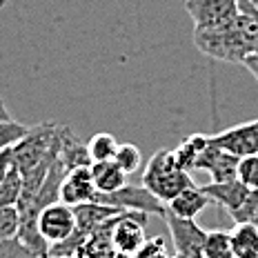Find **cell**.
I'll return each instance as SVG.
<instances>
[{"label":"cell","mask_w":258,"mask_h":258,"mask_svg":"<svg viewBox=\"0 0 258 258\" xmlns=\"http://www.w3.org/2000/svg\"><path fill=\"white\" fill-rule=\"evenodd\" d=\"M194 45L201 53L220 62L243 64L258 53V20L238 12L234 20L218 27H194Z\"/></svg>","instance_id":"1"},{"label":"cell","mask_w":258,"mask_h":258,"mask_svg":"<svg viewBox=\"0 0 258 258\" xmlns=\"http://www.w3.org/2000/svg\"><path fill=\"white\" fill-rule=\"evenodd\" d=\"M58 145H60V125L40 122L36 127H29L25 136L12 147V165L23 176L42 163H53L58 158Z\"/></svg>","instance_id":"2"},{"label":"cell","mask_w":258,"mask_h":258,"mask_svg":"<svg viewBox=\"0 0 258 258\" xmlns=\"http://www.w3.org/2000/svg\"><path fill=\"white\" fill-rule=\"evenodd\" d=\"M189 185H194L189 171L176 165L171 149H158L143 171V187H147L160 203H169Z\"/></svg>","instance_id":"3"},{"label":"cell","mask_w":258,"mask_h":258,"mask_svg":"<svg viewBox=\"0 0 258 258\" xmlns=\"http://www.w3.org/2000/svg\"><path fill=\"white\" fill-rule=\"evenodd\" d=\"M94 201L103 203V205H109V207H116V209H120V212H141V214H147V216H160V218L167 212L165 203H160L147 187L129 185V182H125L120 189L109 191V194L98 191Z\"/></svg>","instance_id":"4"},{"label":"cell","mask_w":258,"mask_h":258,"mask_svg":"<svg viewBox=\"0 0 258 258\" xmlns=\"http://www.w3.org/2000/svg\"><path fill=\"white\" fill-rule=\"evenodd\" d=\"M163 220L167 223L171 243H174L176 256L182 258H203V245H205V229L194 218H178L165 212Z\"/></svg>","instance_id":"5"},{"label":"cell","mask_w":258,"mask_h":258,"mask_svg":"<svg viewBox=\"0 0 258 258\" xmlns=\"http://www.w3.org/2000/svg\"><path fill=\"white\" fill-rule=\"evenodd\" d=\"M74 229H76V214H74L72 205H64L62 201H56L40 209L38 232L49 243V247L69 238L74 234Z\"/></svg>","instance_id":"6"},{"label":"cell","mask_w":258,"mask_h":258,"mask_svg":"<svg viewBox=\"0 0 258 258\" xmlns=\"http://www.w3.org/2000/svg\"><path fill=\"white\" fill-rule=\"evenodd\" d=\"M147 214L141 212H120L116 216L114 229H111V245L118 254L134 256L138 247L145 243V223H147Z\"/></svg>","instance_id":"7"},{"label":"cell","mask_w":258,"mask_h":258,"mask_svg":"<svg viewBox=\"0 0 258 258\" xmlns=\"http://www.w3.org/2000/svg\"><path fill=\"white\" fill-rule=\"evenodd\" d=\"M207 143L236 156V158L256 154L258 152V125H256V120H249V122H243V125L229 127L225 132L207 136Z\"/></svg>","instance_id":"8"},{"label":"cell","mask_w":258,"mask_h":258,"mask_svg":"<svg viewBox=\"0 0 258 258\" xmlns=\"http://www.w3.org/2000/svg\"><path fill=\"white\" fill-rule=\"evenodd\" d=\"M185 12L196 27H218L238 16V0H185Z\"/></svg>","instance_id":"9"},{"label":"cell","mask_w":258,"mask_h":258,"mask_svg":"<svg viewBox=\"0 0 258 258\" xmlns=\"http://www.w3.org/2000/svg\"><path fill=\"white\" fill-rule=\"evenodd\" d=\"M96 194H98V189H96L94 178H91L89 165L69 169L60 182V201L64 205L76 207L80 203H89L96 198Z\"/></svg>","instance_id":"10"},{"label":"cell","mask_w":258,"mask_h":258,"mask_svg":"<svg viewBox=\"0 0 258 258\" xmlns=\"http://www.w3.org/2000/svg\"><path fill=\"white\" fill-rule=\"evenodd\" d=\"M236 167H238V158L223 149L214 147V145H205V149L198 156L196 169H205L212 176V182H223L236 178Z\"/></svg>","instance_id":"11"},{"label":"cell","mask_w":258,"mask_h":258,"mask_svg":"<svg viewBox=\"0 0 258 258\" xmlns=\"http://www.w3.org/2000/svg\"><path fill=\"white\" fill-rule=\"evenodd\" d=\"M203 191L209 196V201L218 203L229 216L243 205V201L247 198V194H249V189L238 178L223 180V182H209V185H203Z\"/></svg>","instance_id":"12"},{"label":"cell","mask_w":258,"mask_h":258,"mask_svg":"<svg viewBox=\"0 0 258 258\" xmlns=\"http://www.w3.org/2000/svg\"><path fill=\"white\" fill-rule=\"evenodd\" d=\"M209 203L212 201H209V196L203 191V187L189 185L180 194H176L169 203H165V207H167L169 214H174V216H178V218H194L196 220V216L201 212H205V207Z\"/></svg>","instance_id":"13"},{"label":"cell","mask_w":258,"mask_h":258,"mask_svg":"<svg viewBox=\"0 0 258 258\" xmlns=\"http://www.w3.org/2000/svg\"><path fill=\"white\" fill-rule=\"evenodd\" d=\"M58 158L62 160V165L67 169L80 167V165H91L87 145L80 143L76 134L69 127L60 125V145H58Z\"/></svg>","instance_id":"14"},{"label":"cell","mask_w":258,"mask_h":258,"mask_svg":"<svg viewBox=\"0 0 258 258\" xmlns=\"http://www.w3.org/2000/svg\"><path fill=\"white\" fill-rule=\"evenodd\" d=\"M91 178H94V185L100 194H109L120 189L127 182V174L122 171L114 160H98V163H91Z\"/></svg>","instance_id":"15"},{"label":"cell","mask_w":258,"mask_h":258,"mask_svg":"<svg viewBox=\"0 0 258 258\" xmlns=\"http://www.w3.org/2000/svg\"><path fill=\"white\" fill-rule=\"evenodd\" d=\"M229 238L234 258H258V227L254 223H236Z\"/></svg>","instance_id":"16"},{"label":"cell","mask_w":258,"mask_h":258,"mask_svg":"<svg viewBox=\"0 0 258 258\" xmlns=\"http://www.w3.org/2000/svg\"><path fill=\"white\" fill-rule=\"evenodd\" d=\"M205 145H207V134H191V136L185 138L176 149H171V152H174L176 165L185 171L196 169L198 156H201V152L205 149Z\"/></svg>","instance_id":"17"},{"label":"cell","mask_w":258,"mask_h":258,"mask_svg":"<svg viewBox=\"0 0 258 258\" xmlns=\"http://www.w3.org/2000/svg\"><path fill=\"white\" fill-rule=\"evenodd\" d=\"M203 258H234L229 232H225V229L207 232L205 245H203Z\"/></svg>","instance_id":"18"},{"label":"cell","mask_w":258,"mask_h":258,"mask_svg":"<svg viewBox=\"0 0 258 258\" xmlns=\"http://www.w3.org/2000/svg\"><path fill=\"white\" fill-rule=\"evenodd\" d=\"M116 149H118V141L109 132L94 134L87 143V152H89L91 163H98V160H114Z\"/></svg>","instance_id":"19"},{"label":"cell","mask_w":258,"mask_h":258,"mask_svg":"<svg viewBox=\"0 0 258 258\" xmlns=\"http://www.w3.org/2000/svg\"><path fill=\"white\" fill-rule=\"evenodd\" d=\"M20 191H23V176L12 165L5 178L0 180V207H16Z\"/></svg>","instance_id":"20"},{"label":"cell","mask_w":258,"mask_h":258,"mask_svg":"<svg viewBox=\"0 0 258 258\" xmlns=\"http://www.w3.org/2000/svg\"><path fill=\"white\" fill-rule=\"evenodd\" d=\"M114 163L120 167L125 174H136L141 169V163H143V156H141V149L136 147L134 143H118V149L114 154Z\"/></svg>","instance_id":"21"},{"label":"cell","mask_w":258,"mask_h":258,"mask_svg":"<svg viewBox=\"0 0 258 258\" xmlns=\"http://www.w3.org/2000/svg\"><path fill=\"white\" fill-rule=\"evenodd\" d=\"M236 178H238L247 189L258 191V152L238 158V167H236Z\"/></svg>","instance_id":"22"},{"label":"cell","mask_w":258,"mask_h":258,"mask_svg":"<svg viewBox=\"0 0 258 258\" xmlns=\"http://www.w3.org/2000/svg\"><path fill=\"white\" fill-rule=\"evenodd\" d=\"M27 129L29 127L20 125V122L12 120V118H9V120H0V152H3V149H12L27 134Z\"/></svg>","instance_id":"23"},{"label":"cell","mask_w":258,"mask_h":258,"mask_svg":"<svg viewBox=\"0 0 258 258\" xmlns=\"http://www.w3.org/2000/svg\"><path fill=\"white\" fill-rule=\"evenodd\" d=\"M132 258H169L167 243H165V238H160V236L145 238V243L138 247V251Z\"/></svg>","instance_id":"24"},{"label":"cell","mask_w":258,"mask_h":258,"mask_svg":"<svg viewBox=\"0 0 258 258\" xmlns=\"http://www.w3.org/2000/svg\"><path fill=\"white\" fill-rule=\"evenodd\" d=\"M256 214H258V191L249 189L247 198L243 201V205L232 214V220L234 223H254Z\"/></svg>","instance_id":"25"},{"label":"cell","mask_w":258,"mask_h":258,"mask_svg":"<svg viewBox=\"0 0 258 258\" xmlns=\"http://www.w3.org/2000/svg\"><path fill=\"white\" fill-rule=\"evenodd\" d=\"M18 234V209L0 207V240L14 238Z\"/></svg>","instance_id":"26"},{"label":"cell","mask_w":258,"mask_h":258,"mask_svg":"<svg viewBox=\"0 0 258 258\" xmlns=\"http://www.w3.org/2000/svg\"><path fill=\"white\" fill-rule=\"evenodd\" d=\"M0 258H34L27 251V247L20 243L18 238H7L0 240Z\"/></svg>","instance_id":"27"},{"label":"cell","mask_w":258,"mask_h":258,"mask_svg":"<svg viewBox=\"0 0 258 258\" xmlns=\"http://www.w3.org/2000/svg\"><path fill=\"white\" fill-rule=\"evenodd\" d=\"M9 167H12V149H3L0 152V180L5 178Z\"/></svg>","instance_id":"28"},{"label":"cell","mask_w":258,"mask_h":258,"mask_svg":"<svg viewBox=\"0 0 258 258\" xmlns=\"http://www.w3.org/2000/svg\"><path fill=\"white\" fill-rule=\"evenodd\" d=\"M243 64H245L247 69H249L251 74H254L256 80H258V53H254V56H249V58H247V60H245Z\"/></svg>","instance_id":"29"},{"label":"cell","mask_w":258,"mask_h":258,"mask_svg":"<svg viewBox=\"0 0 258 258\" xmlns=\"http://www.w3.org/2000/svg\"><path fill=\"white\" fill-rule=\"evenodd\" d=\"M9 118H12V114H9V109H7V105H5L3 96H0V120H9Z\"/></svg>","instance_id":"30"},{"label":"cell","mask_w":258,"mask_h":258,"mask_svg":"<svg viewBox=\"0 0 258 258\" xmlns=\"http://www.w3.org/2000/svg\"><path fill=\"white\" fill-rule=\"evenodd\" d=\"M47 258H78V256H47Z\"/></svg>","instance_id":"31"},{"label":"cell","mask_w":258,"mask_h":258,"mask_svg":"<svg viewBox=\"0 0 258 258\" xmlns=\"http://www.w3.org/2000/svg\"><path fill=\"white\" fill-rule=\"evenodd\" d=\"M116 258H132V256H127V254H118V251H116Z\"/></svg>","instance_id":"32"},{"label":"cell","mask_w":258,"mask_h":258,"mask_svg":"<svg viewBox=\"0 0 258 258\" xmlns=\"http://www.w3.org/2000/svg\"><path fill=\"white\" fill-rule=\"evenodd\" d=\"M249 3H251V5H254V7H256V9H258V0H249Z\"/></svg>","instance_id":"33"},{"label":"cell","mask_w":258,"mask_h":258,"mask_svg":"<svg viewBox=\"0 0 258 258\" xmlns=\"http://www.w3.org/2000/svg\"><path fill=\"white\" fill-rule=\"evenodd\" d=\"M5 5H7V0H0V9H3V7H5Z\"/></svg>","instance_id":"34"},{"label":"cell","mask_w":258,"mask_h":258,"mask_svg":"<svg viewBox=\"0 0 258 258\" xmlns=\"http://www.w3.org/2000/svg\"><path fill=\"white\" fill-rule=\"evenodd\" d=\"M254 225H256V227H258V214H256V220H254Z\"/></svg>","instance_id":"35"},{"label":"cell","mask_w":258,"mask_h":258,"mask_svg":"<svg viewBox=\"0 0 258 258\" xmlns=\"http://www.w3.org/2000/svg\"><path fill=\"white\" fill-rule=\"evenodd\" d=\"M174 258H182V256H174Z\"/></svg>","instance_id":"36"},{"label":"cell","mask_w":258,"mask_h":258,"mask_svg":"<svg viewBox=\"0 0 258 258\" xmlns=\"http://www.w3.org/2000/svg\"><path fill=\"white\" fill-rule=\"evenodd\" d=\"M256 125H258V118H256Z\"/></svg>","instance_id":"37"}]
</instances>
